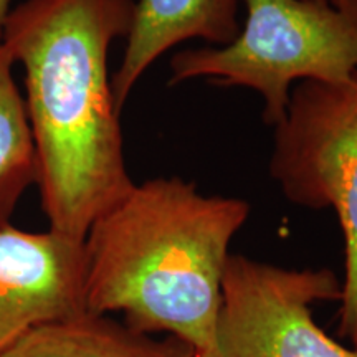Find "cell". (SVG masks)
Here are the masks:
<instances>
[{"label":"cell","instance_id":"obj_10","mask_svg":"<svg viewBox=\"0 0 357 357\" xmlns=\"http://www.w3.org/2000/svg\"><path fill=\"white\" fill-rule=\"evenodd\" d=\"M12 12V6H10V0H0V43H2L3 38V30H6V24L8 15Z\"/></svg>","mask_w":357,"mask_h":357},{"label":"cell","instance_id":"obj_11","mask_svg":"<svg viewBox=\"0 0 357 357\" xmlns=\"http://www.w3.org/2000/svg\"><path fill=\"white\" fill-rule=\"evenodd\" d=\"M312 2H323V3H333V6H341V3L347 2V0H312Z\"/></svg>","mask_w":357,"mask_h":357},{"label":"cell","instance_id":"obj_1","mask_svg":"<svg viewBox=\"0 0 357 357\" xmlns=\"http://www.w3.org/2000/svg\"><path fill=\"white\" fill-rule=\"evenodd\" d=\"M136 0H24L2 43L24 68L37 185L50 230L84 240L134 187L111 86L113 42L131 30Z\"/></svg>","mask_w":357,"mask_h":357},{"label":"cell","instance_id":"obj_2","mask_svg":"<svg viewBox=\"0 0 357 357\" xmlns=\"http://www.w3.org/2000/svg\"><path fill=\"white\" fill-rule=\"evenodd\" d=\"M248 215L245 200L202 195L181 177L134 184L84 238L86 311L121 312L132 331L211 356L230 243Z\"/></svg>","mask_w":357,"mask_h":357},{"label":"cell","instance_id":"obj_8","mask_svg":"<svg viewBox=\"0 0 357 357\" xmlns=\"http://www.w3.org/2000/svg\"><path fill=\"white\" fill-rule=\"evenodd\" d=\"M0 357H195L177 337L132 331L109 316L84 312L40 326Z\"/></svg>","mask_w":357,"mask_h":357},{"label":"cell","instance_id":"obj_4","mask_svg":"<svg viewBox=\"0 0 357 357\" xmlns=\"http://www.w3.org/2000/svg\"><path fill=\"white\" fill-rule=\"evenodd\" d=\"M270 174L293 204L336 212L344 235L337 334L357 349V71L344 82L293 86Z\"/></svg>","mask_w":357,"mask_h":357},{"label":"cell","instance_id":"obj_6","mask_svg":"<svg viewBox=\"0 0 357 357\" xmlns=\"http://www.w3.org/2000/svg\"><path fill=\"white\" fill-rule=\"evenodd\" d=\"M84 240L0 229V356L40 326L86 311Z\"/></svg>","mask_w":357,"mask_h":357},{"label":"cell","instance_id":"obj_9","mask_svg":"<svg viewBox=\"0 0 357 357\" xmlns=\"http://www.w3.org/2000/svg\"><path fill=\"white\" fill-rule=\"evenodd\" d=\"M13 65L0 43V229L10 223L24 192L37 184V151Z\"/></svg>","mask_w":357,"mask_h":357},{"label":"cell","instance_id":"obj_3","mask_svg":"<svg viewBox=\"0 0 357 357\" xmlns=\"http://www.w3.org/2000/svg\"><path fill=\"white\" fill-rule=\"evenodd\" d=\"M247 19L225 47L178 52L169 84L207 78L263 98V121H283L293 83L344 82L357 71V0H243Z\"/></svg>","mask_w":357,"mask_h":357},{"label":"cell","instance_id":"obj_7","mask_svg":"<svg viewBox=\"0 0 357 357\" xmlns=\"http://www.w3.org/2000/svg\"><path fill=\"white\" fill-rule=\"evenodd\" d=\"M243 0H137L121 65L111 77L121 111L144 71L158 58L187 40L225 47L238 37Z\"/></svg>","mask_w":357,"mask_h":357},{"label":"cell","instance_id":"obj_5","mask_svg":"<svg viewBox=\"0 0 357 357\" xmlns=\"http://www.w3.org/2000/svg\"><path fill=\"white\" fill-rule=\"evenodd\" d=\"M341 298L342 281L328 268L288 270L230 253L207 357H357L312 316L314 305Z\"/></svg>","mask_w":357,"mask_h":357}]
</instances>
